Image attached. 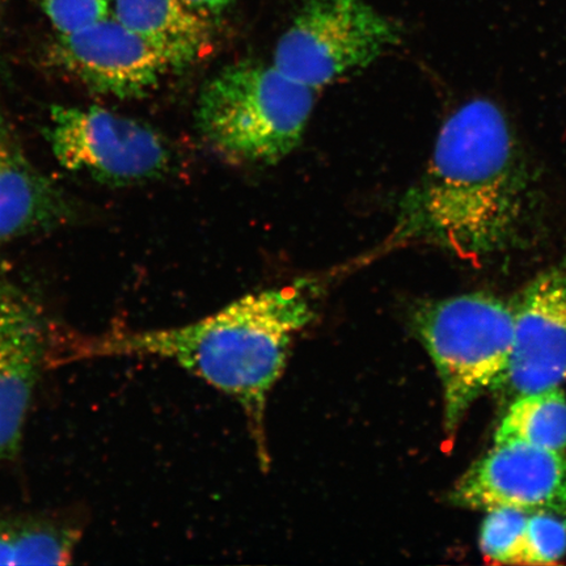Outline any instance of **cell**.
Listing matches in <instances>:
<instances>
[{
  "instance_id": "1",
  "label": "cell",
  "mask_w": 566,
  "mask_h": 566,
  "mask_svg": "<svg viewBox=\"0 0 566 566\" xmlns=\"http://www.w3.org/2000/svg\"><path fill=\"white\" fill-rule=\"evenodd\" d=\"M537 212L535 176L511 123L497 104L475 98L446 119L385 250L428 245L481 263L526 247Z\"/></svg>"
},
{
  "instance_id": "2",
  "label": "cell",
  "mask_w": 566,
  "mask_h": 566,
  "mask_svg": "<svg viewBox=\"0 0 566 566\" xmlns=\"http://www.w3.org/2000/svg\"><path fill=\"white\" fill-rule=\"evenodd\" d=\"M317 316L307 283L247 294L218 313L179 327L113 329L60 337L48 366L98 357H159L229 395L244 410L263 465L269 464L265 412L286 369L296 335Z\"/></svg>"
},
{
  "instance_id": "3",
  "label": "cell",
  "mask_w": 566,
  "mask_h": 566,
  "mask_svg": "<svg viewBox=\"0 0 566 566\" xmlns=\"http://www.w3.org/2000/svg\"><path fill=\"white\" fill-rule=\"evenodd\" d=\"M316 90L272 63H232L205 84L197 126L207 144L231 163L272 166L301 144Z\"/></svg>"
},
{
  "instance_id": "4",
  "label": "cell",
  "mask_w": 566,
  "mask_h": 566,
  "mask_svg": "<svg viewBox=\"0 0 566 566\" xmlns=\"http://www.w3.org/2000/svg\"><path fill=\"white\" fill-rule=\"evenodd\" d=\"M412 327L440 377L444 431L452 442L473 402L505 379L513 308L484 293L451 296L420 303Z\"/></svg>"
},
{
  "instance_id": "5",
  "label": "cell",
  "mask_w": 566,
  "mask_h": 566,
  "mask_svg": "<svg viewBox=\"0 0 566 566\" xmlns=\"http://www.w3.org/2000/svg\"><path fill=\"white\" fill-rule=\"evenodd\" d=\"M401 34L367 0H306L277 41L273 65L317 90L369 67Z\"/></svg>"
},
{
  "instance_id": "6",
  "label": "cell",
  "mask_w": 566,
  "mask_h": 566,
  "mask_svg": "<svg viewBox=\"0 0 566 566\" xmlns=\"http://www.w3.org/2000/svg\"><path fill=\"white\" fill-rule=\"evenodd\" d=\"M46 136L63 168L109 186L157 180L172 161L151 126L101 106H53Z\"/></svg>"
},
{
  "instance_id": "7",
  "label": "cell",
  "mask_w": 566,
  "mask_h": 566,
  "mask_svg": "<svg viewBox=\"0 0 566 566\" xmlns=\"http://www.w3.org/2000/svg\"><path fill=\"white\" fill-rule=\"evenodd\" d=\"M451 502L472 511L566 515V455L523 443L494 444L459 479Z\"/></svg>"
},
{
  "instance_id": "8",
  "label": "cell",
  "mask_w": 566,
  "mask_h": 566,
  "mask_svg": "<svg viewBox=\"0 0 566 566\" xmlns=\"http://www.w3.org/2000/svg\"><path fill=\"white\" fill-rule=\"evenodd\" d=\"M53 61L84 86L118 98L145 96L171 70L157 49L112 15L59 34Z\"/></svg>"
},
{
  "instance_id": "9",
  "label": "cell",
  "mask_w": 566,
  "mask_h": 566,
  "mask_svg": "<svg viewBox=\"0 0 566 566\" xmlns=\"http://www.w3.org/2000/svg\"><path fill=\"white\" fill-rule=\"evenodd\" d=\"M511 363L502 385L516 396L566 381V260L528 283L515 306Z\"/></svg>"
},
{
  "instance_id": "10",
  "label": "cell",
  "mask_w": 566,
  "mask_h": 566,
  "mask_svg": "<svg viewBox=\"0 0 566 566\" xmlns=\"http://www.w3.org/2000/svg\"><path fill=\"white\" fill-rule=\"evenodd\" d=\"M51 338L38 304L0 282V460L15 458Z\"/></svg>"
},
{
  "instance_id": "11",
  "label": "cell",
  "mask_w": 566,
  "mask_h": 566,
  "mask_svg": "<svg viewBox=\"0 0 566 566\" xmlns=\"http://www.w3.org/2000/svg\"><path fill=\"white\" fill-rule=\"evenodd\" d=\"M67 205L28 159L0 113V244L65 221Z\"/></svg>"
},
{
  "instance_id": "12",
  "label": "cell",
  "mask_w": 566,
  "mask_h": 566,
  "mask_svg": "<svg viewBox=\"0 0 566 566\" xmlns=\"http://www.w3.org/2000/svg\"><path fill=\"white\" fill-rule=\"evenodd\" d=\"M112 15L157 49L171 70L192 66L211 45L209 18L182 0H112Z\"/></svg>"
},
{
  "instance_id": "13",
  "label": "cell",
  "mask_w": 566,
  "mask_h": 566,
  "mask_svg": "<svg viewBox=\"0 0 566 566\" xmlns=\"http://www.w3.org/2000/svg\"><path fill=\"white\" fill-rule=\"evenodd\" d=\"M80 541L81 531L62 522L0 518V565H66Z\"/></svg>"
},
{
  "instance_id": "14",
  "label": "cell",
  "mask_w": 566,
  "mask_h": 566,
  "mask_svg": "<svg viewBox=\"0 0 566 566\" xmlns=\"http://www.w3.org/2000/svg\"><path fill=\"white\" fill-rule=\"evenodd\" d=\"M494 443H523L564 452L566 398L560 387L516 396L495 431Z\"/></svg>"
},
{
  "instance_id": "15",
  "label": "cell",
  "mask_w": 566,
  "mask_h": 566,
  "mask_svg": "<svg viewBox=\"0 0 566 566\" xmlns=\"http://www.w3.org/2000/svg\"><path fill=\"white\" fill-rule=\"evenodd\" d=\"M528 514L515 509L488 512L480 534V548L488 562L504 565L525 563Z\"/></svg>"
},
{
  "instance_id": "16",
  "label": "cell",
  "mask_w": 566,
  "mask_h": 566,
  "mask_svg": "<svg viewBox=\"0 0 566 566\" xmlns=\"http://www.w3.org/2000/svg\"><path fill=\"white\" fill-rule=\"evenodd\" d=\"M566 554V523L554 513H530L523 565L556 564Z\"/></svg>"
},
{
  "instance_id": "17",
  "label": "cell",
  "mask_w": 566,
  "mask_h": 566,
  "mask_svg": "<svg viewBox=\"0 0 566 566\" xmlns=\"http://www.w3.org/2000/svg\"><path fill=\"white\" fill-rule=\"evenodd\" d=\"M59 34L97 23L112 13V0H35Z\"/></svg>"
},
{
  "instance_id": "18",
  "label": "cell",
  "mask_w": 566,
  "mask_h": 566,
  "mask_svg": "<svg viewBox=\"0 0 566 566\" xmlns=\"http://www.w3.org/2000/svg\"><path fill=\"white\" fill-rule=\"evenodd\" d=\"M182 2L201 15L210 18L228 9L232 0H182Z\"/></svg>"
}]
</instances>
